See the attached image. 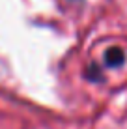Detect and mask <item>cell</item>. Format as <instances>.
I'll list each match as a JSON object with an SVG mask.
<instances>
[{
  "label": "cell",
  "mask_w": 127,
  "mask_h": 129,
  "mask_svg": "<svg viewBox=\"0 0 127 129\" xmlns=\"http://www.w3.org/2000/svg\"><path fill=\"white\" fill-rule=\"evenodd\" d=\"M125 60L123 56V51L118 47H110L107 52H105V64L107 66H112V68H118V66H121Z\"/></svg>",
  "instance_id": "6da1fadb"
}]
</instances>
